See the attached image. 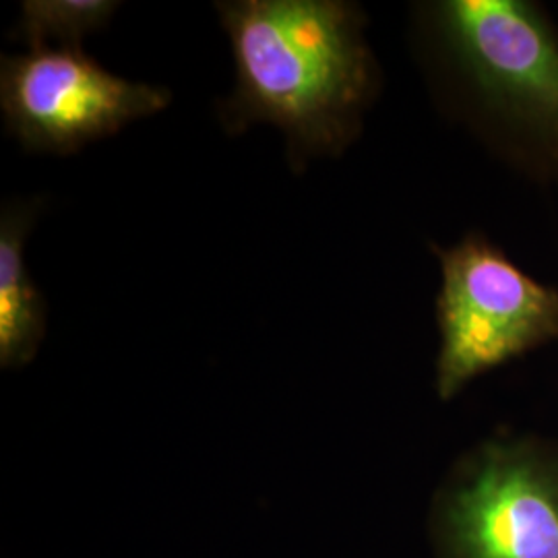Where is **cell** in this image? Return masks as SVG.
I'll return each mask as SVG.
<instances>
[{
	"label": "cell",
	"instance_id": "1",
	"mask_svg": "<svg viewBox=\"0 0 558 558\" xmlns=\"http://www.w3.org/2000/svg\"><path fill=\"white\" fill-rule=\"evenodd\" d=\"M236 62L230 112L267 120L292 156L341 154L375 94V59L359 7L339 0H240L220 4Z\"/></svg>",
	"mask_w": 558,
	"mask_h": 558
},
{
	"label": "cell",
	"instance_id": "2",
	"mask_svg": "<svg viewBox=\"0 0 558 558\" xmlns=\"http://www.w3.org/2000/svg\"><path fill=\"white\" fill-rule=\"evenodd\" d=\"M426 32L488 145L558 184V25L530 0H440Z\"/></svg>",
	"mask_w": 558,
	"mask_h": 558
},
{
	"label": "cell",
	"instance_id": "3",
	"mask_svg": "<svg viewBox=\"0 0 558 558\" xmlns=\"http://www.w3.org/2000/svg\"><path fill=\"white\" fill-rule=\"evenodd\" d=\"M428 538L435 558H558V440L500 433L459 456Z\"/></svg>",
	"mask_w": 558,
	"mask_h": 558
},
{
	"label": "cell",
	"instance_id": "4",
	"mask_svg": "<svg viewBox=\"0 0 558 558\" xmlns=\"http://www.w3.org/2000/svg\"><path fill=\"white\" fill-rule=\"evenodd\" d=\"M435 253L440 263L435 389L442 401L558 341V288L523 271L493 240L472 232Z\"/></svg>",
	"mask_w": 558,
	"mask_h": 558
},
{
	"label": "cell",
	"instance_id": "5",
	"mask_svg": "<svg viewBox=\"0 0 558 558\" xmlns=\"http://www.w3.org/2000/svg\"><path fill=\"white\" fill-rule=\"evenodd\" d=\"M168 101L166 89L120 80L80 46H34L27 54L7 57L0 69L7 126L36 151L73 154L131 120L160 112Z\"/></svg>",
	"mask_w": 558,
	"mask_h": 558
},
{
	"label": "cell",
	"instance_id": "6",
	"mask_svg": "<svg viewBox=\"0 0 558 558\" xmlns=\"http://www.w3.org/2000/svg\"><path fill=\"white\" fill-rule=\"evenodd\" d=\"M29 218L7 209L0 221V364L17 368L38 354L46 331V306L27 274L23 244Z\"/></svg>",
	"mask_w": 558,
	"mask_h": 558
},
{
	"label": "cell",
	"instance_id": "7",
	"mask_svg": "<svg viewBox=\"0 0 558 558\" xmlns=\"http://www.w3.org/2000/svg\"><path fill=\"white\" fill-rule=\"evenodd\" d=\"M119 2L106 0H29L21 9L20 34L34 46L75 48L81 38L108 25Z\"/></svg>",
	"mask_w": 558,
	"mask_h": 558
}]
</instances>
